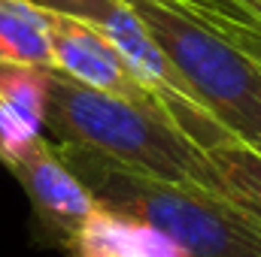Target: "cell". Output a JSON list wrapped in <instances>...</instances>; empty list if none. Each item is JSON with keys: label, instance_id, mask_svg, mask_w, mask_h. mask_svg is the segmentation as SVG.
I'll list each match as a JSON object with an SVG mask.
<instances>
[{"label": "cell", "instance_id": "9c48e42d", "mask_svg": "<svg viewBox=\"0 0 261 257\" xmlns=\"http://www.w3.org/2000/svg\"><path fill=\"white\" fill-rule=\"evenodd\" d=\"M206 157L222 182V197L234 203L261 230V154L243 142L206 148Z\"/></svg>", "mask_w": 261, "mask_h": 257}, {"label": "cell", "instance_id": "52a82bcc", "mask_svg": "<svg viewBox=\"0 0 261 257\" xmlns=\"http://www.w3.org/2000/svg\"><path fill=\"white\" fill-rule=\"evenodd\" d=\"M49 67L0 64V164L43 136Z\"/></svg>", "mask_w": 261, "mask_h": 257}, {"label": "cell", "instance_id": "6da1fadb", "mask_svg": "<svg viewBox=\"0 0 261 257\" xmlns=\"http://www.w3.org/2000/svg\"><path fill=\"white\" fill-rule=\"evenodd\" d=\"M43 133L52 145L82 148L143 176L222 197V182L206 151L161 109L100 94L58 70L49 73Z\"/></svg>", "mask_w": 261, "mask_h": 257}, {"label": "cell", "instance_id": "5b68a950", "mask_svg": "<svg viewBox=\"0 0 261 257\" xmlns=\"http://www.w3.org/2000/svg\"><path fill=\"white\" fill-rule=\"evenodd\" d=\"M3 167L12 170V176L21 182L46 239L73 251V242L97 203L88 194V188L73 176V170L61 160L49 136L43 133L40 139L15 151Z\"/></svg>", "mask_w": 261, "mask_h": 257}, {"label": "cell", "instance_id": "30bf717a", "mask_svg": "<svg viewBox=\"0 0 261 257\" xmlns=\"http://www.w3.org/2000/svg\"><path fill=\"white\" fill-rule=\"evenodd\" d=\"M130 227L134 221L107 209L94 206L88 221L82 224L76 242H73V257H130Z\"/></svg>", "mask_w": 261, "mask_h": 257}, {"label": "cell", "instance_id": "8992f818", "mask_svg": "<svg viewBox=\"0 0 261 257\" xmlns=\"http://www.w3.org/2000/svg\"><path fill=\"white\" fill-rule=\"evenodd\" d=\"M49 43H52L55 70L70 76L73 82H79L85 88H94L100 94L122 97V100L164 112L158 97L137 79L130 64L119 55V49L103 34H97L91 24H85L79 18H70V15L49 12Z\"/></svg>", "mask_w": 261, "mask_h": 257}, {"label": "cell", "instance_id": "4fadbf2b", "mask_svg": "<svg viewBox=\"0 0 261 257\" xmlns=\"http://www.w3.org/2000/svg\"><path fill=\"white\" fill-rule=\"evenodd\" d=\"M237 6H243L246 12H252L255 18H261V0H234Z\"/></svg>", "mask_w": 261, "mask_h": 257}, {"label": "cell", "instance_id": "5bb4252c", "mask_svg": "<svg viewBox=\"0 0 261 257\" xmlns=\"http://www.w3.org/2000/svg\"><path fill=\"white\" fill-rule=\"evenodd\" d=\"M249 15H252V12H249ZM252 18H255V15H252ZM255 21H258V24H261V18H255Z\"/></svg>", "mask_w": 261, "mask_h": 257}, {"label": "cell", "instance_id": "ba28073f", "mask_svg": "<svg viewBox=\"0 0 261 257\" xmlns=\"http://www.w3.org/2000/svg\"><path fill=\"white\" fill-rule=\"evenodd\" d=\"M0 64H52L49 12L31 0H0Z\"/></svg>", "mask_w": 261, "mask_h": 257}, {"label": "cell", "instance_id": "7a4b0ae2", "mask_svg": "<svg viewBox=\"0 0 261 257\" xmlns=\"http://www.w3.org/2000/svg\"><path fill=\"white\" fill-rule=\"evenodd\" d=\"M55 151L94 203L161 230L192 257H261L258 224L225 197L143 176L82 148L55 145Z\"/></svg>", "mask_w": 261, "mask_h": 257}, {"label": "cell", "instance_id": "277c9868", "mask_svg": "<svg viewBox=\"0 0 261 257\" xmlns=\"http://www.w3.org/2000/svg\"><path fill=\"white\" fill-rule=\"evenodd\" d=\"M31 3L46 12L79 18V21L91 24L97 34H103L119 49V55L130 64L137 79L158 97L167 118L203 151L216 148V145L237 142L195 100V94L189 91L182 76L173 70V64L164 58V52L158 49V43L140 21V15L128 6V0H31Z\"/></svg>", "mask_w": 261, "mask_h": 257}, {"label": "cell", "instance_id": "8fae6325", "mask_svg": "<svg viewBox=\"0 0 261 257\" xmlns=\"http://www.w3.org/2000/svg\"><path fill=\"white\" fill-rule=\"evenodd\" d=\"M200 12L261 64V24L234 0H195Z\"/></svg>", "mask_w": 261, "mask_h": 257}, {"label": "cell", "instance_id": "7c38bea8", "mask_svg": "<svg viewBox=\"0 0 261 257\" xmlns=\"http://www.w3.org/2000/svg\"><path fill=\"white\" fill-rule=\"evenodd\" d=\"M130 257H192L179 242L164 236L161 230L134 221L130 227Z\"/></svg>", "mask_w": 261, "mask_h": 257}, {"label": "cell", "instance_id": "3957f363", "mask_svg": "<svg viewBox=\"0 0 261 257\" xmlns=\"http://www.w3.org/2000/svg\"><path fill=\"white\" fill-rule=\"evenodd\" d=\"M195 100L237 142L261 154V64L195 0H128Z\"/></svg>", "mask_w": 261, "mask_h": 257}]
</instances>
